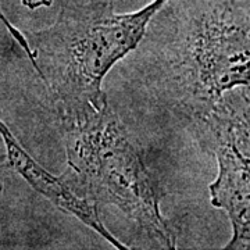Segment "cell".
I'll return each instance as SVG.
<instances>
[{
	"mask_svg": "<svg viewBox=\"0 0 250 250\" xmlns=\"http://www.w3.org/2000/svg\"><path fill=\"white\" fill-rule=\"evenodd\" d=\"M0 157H1V147H0Z\"/></svg>",
	"mask_w": 250,
	"mask_h": 250,
	"instance_id": "8",
	"label": "cell"
},
{
	"mask_svg": "<svg viewBox=\"0 0 250 250\" xmlns=\"http://www.w3.org/2000/svg\"><path fill=\"white\" fill-rule=\"evenodd\" d=\"M167 0L117 14L111 1L64 6L52 25L24 34L31 62L52 99L59 121L106 106L103 80L142 42L150 18Z\"/></svg>",
	"mask_w": 250,
	"mask_h": 250,
	"instance_id": "2",
	"label": "cell"
},
{
	"mask_svg": "<svg viewBox=\"0 0 250 250\" xmlns=\"http://www.w3.org/2000/svg\"><path fill=\"white\" fill-rule=\"evenodd\" d=\"M229 90L203 116L193 118L215 154L218 174L210 184L211 205L224 210L232 227L225 249L250 248L249 98Z\"/></svg>",
	"mask_w": 250,
	"mask_h": 250,
	"instance_id": "4",
	"label": "cell"
},
{
	"mask_svg": "<svg viewBox=\"0 0 250 250\" xmlns=\"http://www.w3.org/2000/svg\"><path fill=\"white\" fill-rule=\"evenodd\" d=\"M1 193H3V187H1V182H0V200H1Z\"/></svg>",
	"mask_w": 250,
	"mask_h": 250,
	"instance_id": "7",
	"label": "cell"
},
{
	"mask_svg": "<svg viewBox=\"0 0 250 250\" xmlns=\"http://www.w3.org/2000/svg\"><path fill=\"white\" fill-rule=\"evenodd\" d=\"M21 3L27 7V9L35 10L39 7H49L53 0H21Z\"/></svg>",
	"mask_w": 250,
	"mask_h": 250,
	"instance_id": "6",
	"label": "cell"
},
{
	"mask_svg": "<svg viewBox=\"0 0 250 250\" xmlns=\"http://www.w3.org/2000/svg\"><path fill=\"white\" fill-rule=\"evenodd\" d=\"M145 36L157 43L159 85L189 118L249 89L250 0H167Z\"/></svg>",
	"mask_w": 250,
	"mask_h": 250,
	"instance_id": "1",
	"label": "cell"
},
{
	"mask_svg": "<svg viewBox=\"0 0 250 250\" xmlns=\"http://www.w3.org/2000/svg\"><path fill=\"white\" fill-rule=\"evenodd\" d=\"M67 164L99 206H114L163 249H175L177 233L161 214V193L116 111H96L60 123Z\"/></svg>",
	"mask_w": 250,
	"mask_h": 250,
	"instance_id": "3",
	"label": "cell"
},
{
	"mask_svg": "<svg viewBox=\"0 0 250 250\" xmlns=\"http://www.w3.org/2000/svg\"><path fill=\"white\" fill-rule=\"evenodd\" d=\"M0 138L10 166L17 171L31 187L42 196L50 200L57 208L74 215L81 223L104 238L114 248L126 249L121 242L114 238L100 218V208L88 195L75 172L68 167L60 175H54L43 168L22 145L11 134L7 125L0 120Z\"/></svg>",
	"mask_w": 250,
	"mask_h": 250,
	"instance_id": "5",
	"label": "cell"
}]
</instances>
